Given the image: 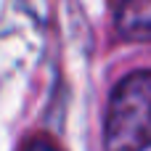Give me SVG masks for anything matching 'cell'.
Returning a JSON list of instances; mask_svg holds the SVG:
<instances>
[{
  "mask_svg": "<svg viewBox=\"0 0 151 151\" xmlns=\"http://www.w3.org/2000/svg\"><path fill=\"white\" fill-rule=\"evenodd\" d=\"M35 151H53V149H48V146H37Z\"/></svg>",
  "mask_w": 151,
  "mask_h": 151,
  "instance_id": "cell-3",
  "label": "cell"
},
{
  "mask_svg": "<svg viewBox=\"0 0 151 151\" xmlns=\"http://www.w3.org/2000/svg\"><path fill=\"white\" fill-rule=\"evenodd\" d=\"M117 32L133 42H151V0H119Z\"/></svg>",
  "mask_w": 151,
  "mask_h": 151,
  "instance_id": "cell-2",
  "label": "cell"
},
{
  "mask_svg": "<svg viewBox=\"0 0 151 151\" xmlns=\"http://www.w3.org/2000/svg\"><path fill=\"white\" fill-rule=\"evenodd\" d=\"M151 146V72L127 74L111 93L104 149L106 151H146Z\"/></svg>",
  "mask_w": 151,
  "mask_h": 151,
  "instance_id": "cell-1",
  "label": "cell"
}]
</instances>
